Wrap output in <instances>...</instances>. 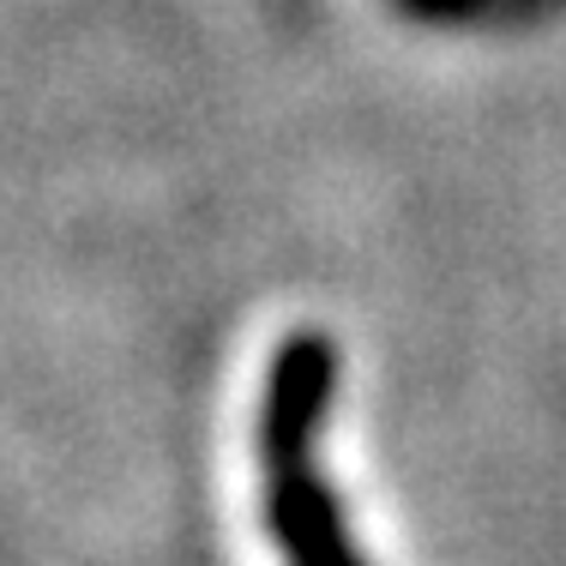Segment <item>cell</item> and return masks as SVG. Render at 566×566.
I'll return each mask as SVG.
<instances>
[{"label":"cell","instance_id":"cell-1","mask_svg":"<svg viewBox=\"0 0 566 566\" xmlns=\"http://www.w3.org/2000/svg\"><path fill=\"white\" fill-rule=\"evenodd\" d=\"M332 368H338L332 344L319 332H295L277 349L265 422H260L265 476H272V518H277V536L290 543L295 566H356L338 524H332L326 489L314 476V440H319V422H326Z\"/></svg>","mask_w":566,"mask_h":566}]
</instances>
